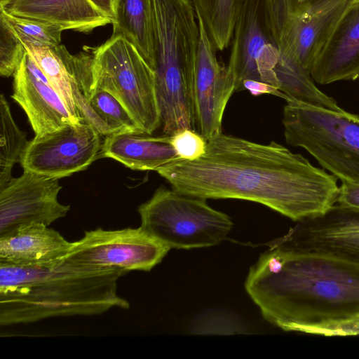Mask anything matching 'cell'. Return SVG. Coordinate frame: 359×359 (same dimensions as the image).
I'll return each instance as SVG.
<instances>
[{
    "instance_id": "obj_26",
    "label": "cell",
    "mask_w": 359,
    "mask_h": 359,
    "mask_svg": "<svg viewBox=\"0 0 359 359\" xmlns=\"http://www.w3.org/2000/svg\"><path fill=\"white\" fill-rule=\"evenodd\" d=\"M27 53L25 46L0 17V74L13 75Z\"/></svg>"
},
{
    "instance_id": "obj_11",
    "label": "cell",
    "mask_w": 359,
    "mask_h": 359,
    "mask_svg": "<svg viewBox=\"0 0 359 359\" xmlns=\"http://www.w3.org/2000/svg\"><path fill=\"white\" fill-rule=\"evenodd\" d=\"M59 180L24 170L0 189V235L22 226H49L70 209L58 201Z\"/></svg>"
},
{
    "instance_id": "obj_30",
    "label": "cell",
    "mask_w": 359,
    "mask_h": 359,
    "mask_svg": "<svg viewBox=\"0 0 359 359\" xmlns=\"http://www.w3.org/2000/svg\"><path fill=\"white\" fill-rule=\"evenodd\" d=\"M248 90L254 96L269 94L285 99V95L274 86L263 82L252 79L244 80L241 86V90Z\"/></svg>"
},
{
    "instance_id": "obj_25",
    "label": "cell",
    "mask_w": 359,
    "mask_h": 359,
    "mask_svg": "<svg viewBox=\"0 0 359 359\" xmlns=\"http://www.w3.org/2000/svg\"><path fill=\"white\" fill-rule=\"evenodd\" d=\"M2 18L25 46L54 47L60 44V27L40 20L15 16L0 10Z\"/></svg>"
},
{
    "instance_id": "obj_31",
    "label": "cell",
    "mask_w": 359,
    "mask_h": 359,
    "mask_svg": "<svg viewBox=\"0 0 359 359\" xmlns=\"http://www.w3.org/2000/svg\"><path fill=\"white\" fill-rule=\"evenodd\" d=\"M90 1L114 22L115 20V0H90ZM111 23V24H112Z\"/></svg>"
},
{
    "instance_id": "obj_29",
    "label": "cell",
    "mask_w": 359,
    "mask_h": 359,
    "mask_svg": "<svg viewBox=\"0 0 359 359\" xmlns=\"http://www.w3.org/2000/svg\"><path fill=\"white\" fill-rule=\"evenodd\" d=\"M336 204L359 210V184L342 182Z\"/></svg>"
},
{
    "instance_id": "obj_14",
    "label": "cell",
    "mask_w": 359,
    "mask_h": 359,
    "mask_svg": "<svg viewBox=\"0 0 359 359\" xmlns=\"http://www.w3.org/2000/svg\"><path fill=\"white\" fill-rule=\"evenodd\" d=\"M13 76L12 98L25 112L35 135L83 121L70 113L28 52Z\"/></svg>"
},
{
    "instance_id": "obj_5",
    "label": "cell",
    "mask_w": 359,
    "mask_h": 359,
    "mask_svg": "<svg viewBox=\"0 0 359 359\" xmlns=\"http://www.w3.org/2000/svg\"><path fill=\"white\" fill-rule=\"evenodd\" d=\"M283 107L286 142L310 154L341 182L359 184V115L290 99Z\"/></svg>"
},
{
    "instance_id": "obj_17",
    "label": "cell",
    "mask_w": 359,
    "mask_h": 359,
    "mask_svg": "<svg viewBox=\"0 0 359 359\" xmlns=\"http://www.w3.org/2000/svg\"><path fill=\"white\" fill-rule=\"evenodd\" d=\"M0 10L85 33L112 23L90 0H7L0 4Z\"/></svg>"
},
{
    "instance_id": "obj_21",
    "label": "cell",
    "mask_w": 359,
    "mask_h": 359,
    "mask_svg": "<svg viewBox=\"0 0 359 359\" xmlns=\"http://www.w3.org/2000/svg\"><path fill=\"white\" fill-rule=\"evenodd\" d=\"M275 72L280 83L279 90L285 100L334 111H341L337 102L317 88L310 72L299 62L279 59Z\"/></svg>"
},
{
    "instance_id": "obj_19",
    "label": "cell",
    "mask_w": 359,
    "mask_h": 359,
    "mask_svg": "<svg viewBox=\"0 0 359 359\" xmlns=\"http://www.w3.org/2000/svg\"><path fill=\"white\" fill-rule=\"evenodd\" d=\"M351 1H302L296 56L298 62L309 72Z\"/></svg>"
},
{
    "instance_id": "obj_24",
    "label": "cell",
    "mask_w": 359,
    "mask_h": 359,
    "mask_svg": "<svg viewBox=\"0 0 359 359\" xmlns=\"http://www.w3.org/2000/svg\"><path fill=\"white\" fill-rule=\"evenodd\" d=\"M29 141L15 123L4 94L0 96V189L12 179L14 165L21 157Z\"/></svg>"
},
{
    "instance_id": "obj_8",
    "label": "cell",
    "mask_w": 359,
    "mask_h": 359,
    "mask_svg": "<svg viewBox=\"0 0 359 359\" xmlns=\"http://www.w3.org/2000/svg\"><path fill=\"white\" fill-rule=\"evenodd\" d=\"M170 248L140 227L86 231L72 242L64 258L71 264L102 269L149 271L161 262Z\"/></svg>"
},
{
    "instance_id": "obj_32",
    "label": "cell",
    "mask_w": 359,
    "mask_h": 359,
    "mask_svg": "<svg viewBox=\"0 0 359 359\" xmlns=\"http://www.w3.org/2000/svg\"><path fill=\"white\" fill-rule=\"evenodd\" d=\"M7 0H0V4H3L4 3L5 1H6Z\"/></svg>"
},
{
    "instance_id": "obj_15",
    "label": "cell",
    "mask_w": 359,
    "mask_h": 359,
    "mask_svg": "<svg viewBox=\"0 0 359 359\" xmlns=\"http://www.w3.org/2000/svg\"><path fill=\"white\" fill-rule=\"evenodd\" d=\"M310 72L321 85L359 79V0L351 1Z\"/></svg>"
},
{
    "instance_id": "obj_18",
    "label": "cell",
    "mask_w": 359,
    "mask_h": 359,
    "mask_svg": "<svg viewBox=\"0 0 359 359\" xmlns=\"http://www.w3.org/2000/svg\"><path fill=\"white\" fill-rule=\"evenodd\" d=\"M100 158H111L132 170L154 171L180 158L170 144V135L134 131L107 135Z\"/></svg>"
},
{
    "instance_id": "obj_3",
    "label": "cell",
    "mask_w": 359,
    "mask_h": 359,
    "mask_svg": "<svg viewBox=\"0 0 359 359\" xmlns=\"http://www.w3.org/2000/svg\"><path fill=\"white\" fill-rule=\"evenodd\" d=\"M122 271L71 264H0V325L31 323L57 316H93L129 302L117 294Z\"/></svg>"
},
{
    "instance_id": "obj_4",
    "label": "cell",
    "mask_w": 359,
    "mask_h": 359,
    "mask_svg": "<svg viewBox=\"0 0 359 359\" xmlns=\"http://www.w3.org/2000/svg\"><path fill=\"white\" fill-rule=\"evenodd\" d=\"M155 90L163 133L195 130L199 27L191 0H149Z\"/></svg>"
},
{
    "instance_id": "obj_9",
    "label": "cell",
    "mask_w": 359,
    "mask_h": 359,
    "mask_svg": "<svg viewBox=\"0 0 359 359\" xmlns=\"http://www.w3.org/2000/svg\"><path fill=\"white\" fill-rule=\"evenodd\" d=\"M264 0H243L235 22L226 74L240 91L244 80L267 83L279 90L275 72L279 52L271 39L264 16Z\"/></svg>"
},
{
    "instance_id": "obj_28",
    "label": "cell",
    "mask_w": 359,
    "mask_h": 359,
    "mask_svg": "<svg viewBox=\"0 0 359 359\" xmlns=\"http://www.w3.org/2000/svg\"><path fill=\"white\" fill-rule=\"evenodd\" d=\"M170 142L177 156L192 161L202 156L206 151L207 140L193 129H182L170 135Z\"/></svg>"
},
{
    "instance_id": "obj_10",
    "label": "cell",
    "mask_w": 359,
    "mask_h": 359,
    "mask_svg": "<svg viewBox=\"0 0 359 359\" xmlns=\"http://www.w3.org/2000/svg\"><path fill=\"white\" fill-rule=\"evenodd\" d=\"M100 134L89 123L67 124L35 135L24 151L23 170L60 179L86 170L100 158Z\"/></svg>"
},
{
    "instance_id": "obj_1",
    "label": "cell",
    "mask_w": 359,
    "mask_h": 359,
    "mask_svg": "<svg viewBox=\"0 0 359 359\" xmlns=\"http://www.w3.org/2000/svg\"><path fill=\"white\" fill-rule=\"evenodd\" d=\"M156 172L180 194L256 202L297 222L326 212L339 192L334 175L285 146L222 133L208 140L200 158H178Z\"/></svg>"
},
{
    "instance_id": "obj_13",
    "label": "cell",
    "mask_w": 359,
    "mask_h": 359,
    "mask_svg": "<svg viewBox=\"0 0 359 359\" xmlns=\"http://www.w3.org/2000/svg\"><path fill=\"white\" fill-rule=\"evenodd\" d=\"M196 16L199 41L194 80L195 128L208 141L222 133L223 114L235 86L217 59L201 15L196 13Z\"/></svg>"
},
{
    "instance_id": "obj_7",
    "label": "cell",
    "mask_w": 359,
    "mask_h": 359,
    "mask_svg": "<svg viewBox=\"0 0 359 359\" xmlns=\"http://www.w3.org/2000/svg\"><path fill=\"white\" fill-rule=\"evenodd\" d=\"M140 228L170 248L191 249L217 245L225 240L233 222L211 208L206 199L159 187L137 210Z\"/></svg>"
},
{
    "instance_id": "obj_2",
    "label": "cell",
    "mask_w": 359,
    "mask_h": 359,
    "mask_svg": "<svg viewBox=\"0 0 359 359\" xmlns=\"http://www.w3.org/2000/svg\"><path fill=\"white\" fill-rule=\"evenodd\" d=\"M245 287L266 320L292 332L359 313V262L270 243L250 269Z\"/></svg>"
},
{
    "instance_id": "obj_27",
    "label": "cell",
    "mask_w": 359,
    "mask_h": 359,
    "mask_svg": "<svg viewBox=\"0 0 359 359\" xmlns=\"http://www.w3.org/2000/svg\"><path fill=\"white\" fill-rule=\"evenodd\" d=\"M292 332L325 337L359 335V313L342 318L320 323L300 325Z\"/></svg>"
},
{
    "instance_id": "obj_23",
    "label": "cell",
    "mask_w": 359,
    "mask_h": 359,
    "mask_svg": "<svg viewBox=\"0 0 359 359\" xmlns=\"http://www.w3.org/2000/svg\"><path fill=\"white\" fill-rule=\"evenodd\" d=\"M212 43L219 50L231 42L238 10L243 0H191Z\"/></svg>"
},
{
    "instance_id": "obj_33",
    "label": "cell",
    "mask_w": 359,
    "mask_h": 359,
    "mask_svg": "<svg viewBox=\"0 0 359 359\" xmlns=\"http://www.w3.org/2000/svg\"><path fill=\"white\" fill-rule=\"evenodd\" d=\"M299 1H306V0H299Z\"/></svg>"
},
{
    "instance_id": "obj_22",
    "label": "cell",
    "mask_w": 359,
    "mask_h": 359,
    "mask_svg": "<svg viewBox=\"0 0 359 359\" xmlns=\"http://www.w3.org/2000/svg\"><path fill=\"white\" fill-rule=\"evenodd\" d=\"M28 53L60 95L70 113L82 121L77 112L70 83V72L65 59L64 45L54 47L25 46Z\"/></svg>"
},
{
    "instance_id": "obj_12",
    "label": "cell",
    "mask_w": 359,
    "mask_h": 359,
    "mask_svg": "<svg viewBox=\"0 0 359 359\" xmlns=\"http://www.w3.org/2000/svg\"><path fill=\"white\" fill-rule=\"evenodd\" d=\"M271 243L359 262V210L335 204L321 215L297 222L285 235Z\"/></svg>"
},
{
    "instance_id": "obj_16",
    "label": "cell",
    "mask_w": 359,
    "mask_h": 359,
    "mask_svg": "<svg viewBox=\"0 0 359 359\" xmlns=\"http://www.w3.org/2000/svg\"><path fill=\"white\" fill-rule=\"evenodd\" d=\"M48 226L31 224L0 235V264L39 266L64 259L72 242Z\"/></svg>"
},
{
    "instance_id": "obj_6",
    "label": "cell",
    "mask_w": 359,
    "mask_h": 359,
    "mask_svg": "<svg viewBox=\"0 0 359 359\" xmlns=\"http://www.w3.org/2000/svg\"><path fill=\"white\" fill-rule=\"evenodd\" d=\"M90 51L91 86L112 94L142 131L153 134L161 126L154 72L137 47L122 34H112Z\"/></svg>"
},
{
    "instance_id": "obj_20",
    "label": "cell",
    "mask_w": 359,
    "mask_h": 359,
    "mask_svg": "<svg viewBox=\"0 0 359 359\" xmlns=\"http://www.w3.org/2000/svg\"><path fill=\"white\" fill-rule=\"evenodd\" d=\"M113 34L130 41L153 69L149 0H115Z\"/></svg>"
}]
</instances>
